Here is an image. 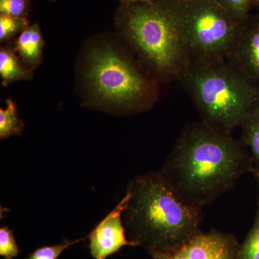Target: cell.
I'll use <instances>...</instances> for the list:
<instances>
[{
	"label": "cell",
	"instance_id": "603a6c76",
	"mask_svg": "<svg viewBox=\"0 0 259 259\" xmlns=\"http://www.w3.org/2000/svg\"><path fill=\"white\" fill-rule=\"evenodd\" d=\"M258 8H259V5H258Z\"/></svg>",
	"mask_w": 259,
	"mask_h": 259
},
{
	"label": "cell",
	"instance_id": "30bf717a",
	"mask_svg": "<svg viewBox=\"0 0 259 259\" xmlns=\"http://www.w3.org/2000/svg\"><path fill=\"white\" fill-rule=\"evenodd\" d=\"M44 40L37 24L27 27L20 32L15 51L23 64L30 69L36 67L41 59Z\"/></svg>",
	"mask_w": 259,
	"mask_h": 259
},
{
	"label": "cell",
	"instance_id": "44dd1931",
	"mask_svg": "<svg viewBox=\"0 0 259 259\" xmlns=\"http://www.w3.org/2000/svg\"><path fill=\"white\" fill-rule=\"evenodd\" d=\"M255 177H256L257 181H258V190H259V172H255ZM256 216L259 217V194H258V209H257Z\"/></svg>",
	"mask_w": 259,
	"mask_h": 259
},
{
	"label": "cell",
	"instance_id": "ffe728a7",
	"mask_svg": "<svg viewBox=\"0 0 259 259\" xmlns=\"http://www.w3.org/2000/svg\"><path fill=\"white\" fill-rule=\"evenodd\" d=\"M120 5H131L136 3H152L154 0H119Z\"/></svg>",
	"mask_w": 259,
	"mask_h": 259
},
{
	"label": "cell",
	"instance_id": "2e32d148",
	"mask_svg": "<svg viewBox=\"0 0 259 259\" xmlns=\"http://www.w3.org/2000/svg\"><path fill=\"white\" fill-rule=\"evenodd\" d=\"M28 26V20L25 18L0 15V40L5 41L18 32H21Z\"/></svg>",
	"mask_w": 259,
	"mask_h": 259
},
{
	"label": "cell",
	"instance_id": "8992f818",
	"mask_svg": "<svg viewBox=\"0 0 259 259\" xmlns=\"http://www.w3.org/2000/svg\"><path fill=\"white\" fill-rule=\"evenodd\" d=\"M87 79L97 100L118 108H142L153 88L127 56L108 47L97 48L89 56Z\"/></svg>",
	"mask_w": 259,
	"mask_h": 259
},
{
	"label": "cell",
	"instance_id": "d6986e66",
	"mask_svg": "<svg viewBox=\"0 0 259 259\" xmlns=\"http://www.w3.org/2000/svg\"><path fill=\"white\" fill-rule=\"evenodd\" d=\"M29 11V0H0L1 15L26 18Z\"/></svg>",
	"mask_w": 259,
	"mask_h": 259
},
{
	"label": "cell",
	"instance_id": "e0dca14e",
	"mask_svg": "<svg viewBox=\"0 0 259 259\" xmlns=\"http://www.w3.org/2000/svg\"><path fill=\"white\" fill-rule=\"evenodd\" d=\"M88 238V236L79 238L74 241L66 239L58 245L40 247V248L34 250L31 254L29 255L25 259H58L65 250L69 248L71 245L85 241Z\"/></svg>",
	"mask_w": 259,
	"mask_h": 259
},
{
	"label": "cell",
	"instance_id": "5bb4252c",
	"mask_svg": "<svg viewBox=\"0 0 259 259\" xmlns=\"http://www.w3.org/2000/svg\"><path fill=\"white\" fill-rule=\"evenodd\" d=\"M237 23L242 24L249 17L253 7L258 6L257 0H216Z\"/></svg>",
	"mask_w": 259,
	"mask_h": 259
},
{
	"label": "cell",
	"instance_id": "7402d4cb",
	"mask_svg": "<svg viewBox=\"0 0 259 259\" xmlns=\"http://www.w3.org/2000/svg\"><path fill=\"white\" fill-rule=\"evenodd\" d=\"M257 3H258V6L259 5V0H257Z\"/></svg>",
	"mask_w": 259,
	"mask_h": 259
},
{
	"label": "cell",
	"instance_id": "5b68a950",
	"mask_svg": "<svg viewBox=\"0 0 259 259\" xmlns=\"http://www.w3.org/2000/svg\"><path fill=\"white\" fill-rule=\"evenodd\" d=\"M179 20L188 55L201 61L227 57L236 44L241 25L216 0H180Z\"/></svg>",
	"mask_w": 259,
	"mask_h": 259
},
{
	"label": "cell",
	"instance_id": "6da1fadb",
	"mask_svg": "<svg viewBox=\"0 0 259 259\" xmlns=\"http://www.w3.org/2000/svg\"><path fill=\"white\" fill-rule=\"evenodd\" d=\"M248 171L251 161L242 145L202 123L185 127L158 173L184 202L202 209Z\"/></svg>",
	"mask_w": 259,
	"mask_h": 259
},
{
	"label": "cell",
	"instance_id": "8fae6325",
	"mask_svg": "<svg viewBox=\"0 0 259 259\" xmlns=\"http://www.w3.org/2000/svg\"><path fill=\"white\" fill-rule=\"evenodd\" d=\"M0 76L5 86L12 82L31 78V73L25 69L11 49L0 51Z\"/></svg>",
	"mask_w": 259,
	"mask_h": 259
},
{
	"label": "cell",
	"instance_id": "9c48e42d",
	"mask_svg": "<svg viewBox=\"0 0 259 259\" xmlns=\"http://www.w3.org/2000/svg\"><path fill=\"white\" fill-rule=\"evenodd\" d=\"M227 57L250 79L259 81V15L241 24L234 47Z\"/></svg>",
	"mask_w": 259,
	"mask_h": 259
},
{
	"label": "cell",
	"instance_id": "52a82bcc",
	"mask_svg": "<svg viewBox=\"0 0 259 259\" xmlns=\"http://www.w3.org/2000/svg\"><path fill=\"white\" fill-rule=\"evenodd\" d=\"M240 245L231 234L199 232L175 249L150 253L153 259H238Z\"/></svg>",
	"mask_w": 259,
	"mask_h": 259
},
{
	"label": "cell",
	"instance_id": "7a4b0ae2",
	"mask_svg": "<svg viewBox=\"0 0 259 259\" xmlns=\"http://www.w3.org/2000/svg\"><path fill=\"white\" fill-rule=\"evenodd\" d=\"M127 192L126 236L148 253L175 249L201 232L202 209L184 202L158 172L136 177Z\"/></svg>",
	"mask_w": 259,
	"mask_h": 259
},
{
	"label": "cell",
	"instance_id": "ba28073f",
	"mask_svg": "<svg viewBox=\"0 0 259 259\" xmlns=\"http://www.w3.org/2000/svg\"><path fill=\"white\" fill-rule=\"evenodd\" d=\"M128 193L89 234L90 253L95 259H106L117 253L125 245L136 246L126 236L122 214L125 209Z\"/></svg>",
	"mask_w": 259,
	"mask_h": 259
},
{
	"label": "cell",
	"instance_id": "9a60e30c",
	"mask_svg": "<svg viewBox=\"0 0 259 259\" xmlns=\"http://www.w3.org/2000/svg\"><path fill=\"white\" fill-rule=\"evenodd\" d=\"M238 259H259V217H255L254 224L243 244L240 245Z\"/></svg>",
	"mask_w": 259,
	"mask_h": 259
},
{
	"label": "cell",
	"instance_id": "ac0fdd59",
	"mask_svg": "<svg viewBox=\"0 0 259 259\" xmlns=\"http://www.w3.org/2000/svg\"><path fill=\"white\" fill-rule=\"evenodd\" d=\"M18 245L13 231L8 227L0 228V255L5 259H13L19 254Z\"/></svg>",
	"mask_w": 259,
	"mask_h": 259
},
{
	"label": "cell",
	"instance_id": "3957f363",
	"mask_svg": "<svg viewBox=\"0 0 259 259\" xmlns=\"http://www.w3.org/2000/svg\"><path fill=\"white\" fill-rule=\"evenodd\" d=\"M183 76L204 123L228 135L259 105L255 81L223 59L189 61Z\"/></svg>",
	"mask_w": 259,
	"mask_h": 259
},
{
	"label": "cell",
	"instance_id": "277c9868",
	"mask_svg": "<svg viewBox=\"0 0 259 259\" xmlns=\"http://www.w3.org/2000/svg\"><path fill=\"white\" fill-rule=\"evenodd\" d=\"M180 0L120 5L117 28L153 69L166 76H182L188 64L179 20Z\"/></svg>",
	"mask_w": 259,
	"mask_h": 259
},
{
	"label": "cell",
	"instance_id": "4fadbf2b",
	"mask_svg": "<svg viewBox=\"0 0 259 259\" xmlns=\"http://www.w3.org/2000/svg\"><path fill=\"white\" fill-rule=\"evenodd\" d=\"M23 128V121L18 117L14 102L7 100L6 108L0 109V139L20 135Z\"/></svg>",
	"mask_w": 259,
	"mask_h": 259
},
{
	"label": "cell",
	"instance_id": "7c38bea8",
	"mask_svg": "<svg viewBox=\"0 0 259 259\" xmlns=\"http://www.w3.org/2000/svg\"><path fill=\"white\" fill-rule=\"evenodd\" d=\"M241 126L243 141L251 153L252 171L259 172V105L250 112Z\"/></svg>",
	"mask_w": 259,
	"mask_h": 259
}]
</instances>
